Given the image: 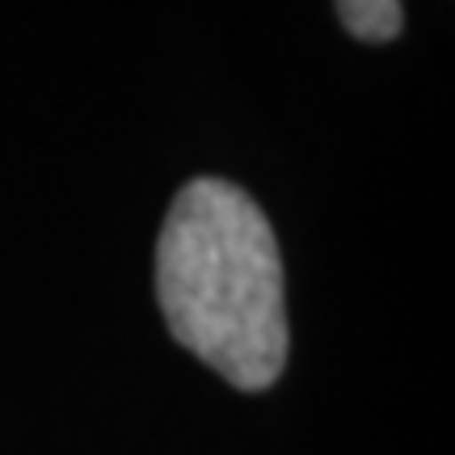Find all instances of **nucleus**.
<instances>
[{
	"label": "nucleus",
	"instance_id": "nucleus-1",
	"mask_svg": "<svg viewBox=\"0 0 455 455\" xmlns=\"http://www.w3.org/2000/svg\"><path fill=\"white\" fill-rule=\"evenodd\" d=\"M156 299L173 341L232 388H270L291 350L283 258L270 220L224 178H195L156 241Z\"/></svg>",
	"mask_w": 455,
	"mask_h": 455
},
{
	"label": "nucleus",
	"instance_id": "nucleus-2",
	"mask_svg": "<svg viewBox=\"0 0 455 455\" xmlns=\"http://www.w3.org/2000/svg\"><path fill=\"white\" fill-rule=\"evenodd\" d=\"M338 17L358 43H392L405 26L401 0H338Z\"/></svg>",
	"mask_w": 455,
	"mask_h": 455
}]
</instances>
